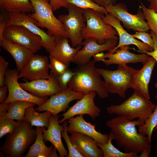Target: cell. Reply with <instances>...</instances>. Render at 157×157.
<instances>
[{
	"mask_svg": "<svg viewBox=\"0 0 157 157\" xmlns=\"http://www.w3.org/2000/svg\"><path fill=\"white\" fill-rule=\"evenodd\" d=\"M144 124L139 119L129 120L121 116L108 120L106 123L119 147L128 152L138 154L151 147L147 136L138 132L136 128Z\"/></svg>",
	"mask_w": 157,
	"mask_h": 157,
	"instance_id": "obj_1",
	"label": "cell"
},
{
	"mask_svg": "<svg viewBox=\"0 0 157 157\" xmlns=\"http://www.w3.org/2000/svg\"><path fill=\"white\" fill-rule=\"evenodd\" d=\"M96 61L91 60L88 63L78 65L73 71L74 74L68 84V87L74 91L84 94L95 92L100 99L109 96L104 82L96 67Z\"/></svg>",
	"mask_w": 157,
	"mask_h": 157,
	"instance_id": "obj_2",
	"label": "cell"
},
{
	"mask_svg": "<svg viewBox=\"0 0 157 157\" xmlns=\"http://www.w3.org/2000/svg\"><path fill=\"white\" fill-rule=\"evenodd\" d=\"M156 105L149 99L134 90L127 99L117 105L106 108L110 114L122 116L129 120L138 118L144 123L152 113Z\"/></svg>",
	"mask_w": 157,
	"mask_h": 157,
	"instance_id": "obj_3",
	"label": "cell"
},
{
	"mask_svg": "<svg viewBox=\"0 0 157 157\" xmlns=\"http://www.w3.org/2000/svg\"><path fill=\"white\" fill-rule=\"evenodd\" d=\"M16 127L7 134L0 147L3 153L12 157H20L35 141L36 131L26 120L17 121Z\"/></svg>",
	"mask_w": 157,
	"mask_h": 157,
	"instance_id": "obj_4",
	"label": "cell"
},
{
	"mask_svg": "<svg viewBox=\"0 0 157 157\" xmlns=\"http://www.w3.org/2000/svg\"><path fill=\"white\" fill-rule=\"evenodd\" d=\"M104 79L108 93L116 94L125 99L127 90L131 88L133 77L138 70L126 65H118L115 70L97 68Z\"/></svg>",
	"mask_w": 157,
	"mask_h": 157,
	"instance_id": "obj_5",
	"label": "cell"
},
{
	"mask_svg": "<svg viewBox=\"0 0 157 157\" xmlns=\"http://www.w3.org/2000/svg\"><path fill=\"white\" fill-rule=\"evenodd\" d=\"M82 10L86 20L85 26L82 32L83 40L93 38L98 43L103 44L119 38L116 30L104 22L103 17L105 15L91 9Z\"/></svg>",
	"mask_w": 157,
	"mask_h": 157,
	"instance_id": "obj_6",
	"label": "cell"
},
{
	"mask_svg": "<svg viewBox=\"0 0 157 157\" xmlns=\"http://www.w3.org/2000/svg\"><path fill=\"white\" fill-rule=\"evenodd\" d=\"M34 12L28 15L36 21L39 26L45 28L49 35L62 36L68 38L63 23L54 15L49 0H30Z\"/></svg>",
	"mask_w": 157,
	"mask_h": 157,
	"instance_id": "obj_7",
	"label": "cell"
},
{
	"mask_svg": "<svg viewBox=\"0 0 157 157\" xmlns=\"http://www.w3.org/2000/svg\"><path fill=\"white\" fill-rule=\"evenodd\" d=\"M66 8L68 14L59 15L58 19L63 24L72 46H81L83 40L82 32L86 24L83 10L70 4H68Z\"/></svg>",
	"mask_w": 157,
	"mask_h": 157,
	"instance_id": "obj_8",
	"label": "cell"
},
{
	"mask_svg": "<svg viewBox=\"0 0 157 157\" xmlns=\"http://www.w3.org/2000/svg\"><path fill=\"white\" fill-rule=\"evenodd\" d=\"M106 9L108 13L116 17L128 29L136 31L147 32L149 30L143 13L139 6L136 14L133 15L127 11L126 5L119 3L110 4Z\"/></svg>",
	"mask_w": 157,
	"mask_h": 157,
	"instance_id": "obj_9",
	"label": "cell"
},
{
	"mask_svg": "<svg viewBox=\"0 0 157 157\" xmlns=\"http://www.w3.org/2000/svg\"><path fill=\"white\" fill-rule=\"evenodd\" d=\"M6 19V26L17 25L24 26L41 38L42 47L49 53L53 51L55 44V36L49 35L39 28L36 24V21L28 14L20 12L7 13Z\"/></svg>",
	"mask_w": 157,
	"mask_h": 157,
	"instance_id": "obj_10",
	"label": "cell"
},
{
	"mask_svg": "<svg viewBox=\"0 0 157 157\" xmlns=\"http://www.w3.org/2000/svg\"><path fill=\"white\" fill-rule=\"evenodd\" d=\"M19 72L17 69H8L5 78V84L8 87V94L5 102L25 101L35 103L38 106L44 103L48 97L41 98L35 96L23 89L18 82Z\"/></svg>",
	"mask_w": 157,
	"mask_h": 157,
	"instance_id": "obj_11",
	"label": "cell"
},
{
	"mask_svg": "<svg viewBox=\"0 0 157 157\" xmlns=\"http://www.w3.org/2000/svg\"><path fill=\"white\" fill-rule=\"evenodd\" d=\"M3 36V38L29 49L34 53L42 47L41 38L23 26L17 25L6 26L4 28Z\"/></svg>",
	"mask_w": 157,
	"mask_h": 157,
	"instance_id": "obj_12",
	"label": "cell"
},
{
	"mask_svg": "<svg viewBox=\"0 0 157 157\" xmlns=\"http://www.w3.org/2000/svg\"><path fill=\"white\" fill-rule=\"evenodd\" d=\"M85 94L68 87L62 92L51 96L44 103L35 109L38 112L48 111L52 115H57L60 113L65 111L71 101L80 100Z\"/></svg>",
	"mask_w": 157,
	"mask_h": 157,
	"instance_id": "obj_13",
	"label": "cell"
},
{
	"mask_svg": "<svg viewBox=\"0 0 157 157\" xmlns=\"http://www.w3.org/2000/svg\"><path fill=\"white\" fill-rule=\"evenodd\" d=\"M84 40L82 44L83 47L77 51L72 62L78 65L88 63L91 58L97 53L114 49L117 45L119 38L108 40L103 44L98 43L93 38Z\"/></svg>",
	"mask_w": 157,
	"mask_h": 157,
	"instance_id": "obj_14",
	"label": "cell"
},
{
	"mask_svg": "<svg viewBox=\"0 0 157 157\" xmlns=\"http://www.w3.org/2000/svg\"><path fill=\"white\" fill-rule=\"evenodd\" d=\"M105 22L113 27L116 31L119 36L118 44L113 49L108 52L113 53L121 47L130 44L135 45L138 49V51L142 53L151 51L153 49L148 45L140 41L126 31L123 28L119 21L115 16L108 13L103 17Z\"/></svg>",
	"mask_w": 157,
	"mask_h": 157,
	"instance_id": "obj_15",
	"label": "cell"
},
{
	"mask_svg": "<svg viewBox=\"0 0 157 157\" xmlns=\"http://www.w3.org/2000/svg\"><path fill=\"white\" fill-rule=\"evenodd\" d=\"M49 63L47 56L34 55L19 71L18 78H23L30 81L39 79H49Z\"/></svg>",
	"mask_w": 157,
	"mask_h": 157,
	"instance_id": "obj_16",
	"label": "cell"
},
{
	"mask_svg": "<svg viewBox=\"0 0 157 157\" xmlns=\"http://www.w3.org/2000/svg\"><path fill=\"white\" fill-rule=\"evenodd\" d=\"M49 79H39L19 83L22 88L31 94L44 98L60 92L63 90L60 87L57 76L50 72Z\"/></svg>",
	"mask_w": 157,
	"mask_h": 157,
	"instance_id": "obj_17",
	"label": "cell"
},
{
	"mask_svg": "<svg viewBox=\"0 0 157 157\" xmlns=\"http://www.w3.org/2000/svg\"><path fill=\"white\" fill-rule=\"evenodd\" d=\"M97 94L94 91L85 94L66 112L61 115L63 118L58 120L59 123H62L69 118L76 115H88L93 120L98 117L101 110L94 103V99Z\"/></svg>",
	"mask_w": 157,
	"mask_h": 157,
	"instance_id": "obj_18",
	"label": "cell"
},
{
	"mask_svg": "<svg viewBox=\"0 0 157 157\" xmlns=\"http://www.w3.org/2000/svg\"><path fill=\"white\" fill-rule=\"evenodd\" d=\"M131 49L128 46H124L120 47L113 53L101 52L100 61L107 65H126L129 63H143L150 57L145 53L136 54L131 52L129 51Z\"/></svg>",
	"mask_w": 157,
	"mask_h": 157,
	"instance_id": "obj_19",
	"label": "cell"
},
{
	"mask_svg": "<svg viewBox=\"0 0 157 157\" xmlns=\"http://www.w3.org/2000/svg\"><path fill=\"white\" fill-rule=\"evenodd\" d=\"M67 120L69 123L67 127L68 133L72 132L81 133L92 137L96 142L103 144L108 142L109 135L102 134L97 131L95 129V124L87 122L83 115L72 117Z\"/></svg>",
	"mask_w": 157,
	"mask_h": 157,
	"instance_id": "obj_20",
	"label": "cell"
},
{
	"mask_svg": "<svg viewBox=\"0 0 157 157\" xmlns=\"http://www.w3.org/2000/svg\"><path fill=\"white\" fill-rule=\"evenodd\" d=\"M59 117L52 115L50 117L49 124L47 129L42 127V137L44 142H51L58 152L60 157H68V153L65 148L61 140V133L64 129L63 124L60 125Z\"/></svg>",
	"mask_w": 157,
	"mask_h": 157,
	"instance_id": "obj_21",
	"label": "cell"
},
{
	"mask_svg": "<svg viewBox=\"0 0 157 157\" xmlns=\"http://www.w3.org/2000/svg\"><path fill=\"white\" fill-rule=\"evenodd\" d=\"M156 63V60L150 56L148 60L142 63L143 67L140 70H138L132 80L131 88L149 99L150 98L149 85Z\"/></svg>",
	"mask_w": 157,
	"mask_h": 157,
	"instance_id": "obj_22",
	"label": "cell"
},
{
	"mask_svg": "<svg viewBox=\"0 0 157 157\" xmlns=\"http://www.w3.org/2000/svg\"><path fill=\"white\" fill-rule=\"evenodd\" d=\"M70 133L69 137L71 142L83 157H104L102 150L92 138L78 132Z\"/></svg>",
	"mask_w": 157,
	"mask_h": 157,
	"instance_id": "obj_23",
	"label": "cell"
},
{
	"mask_svg": "<svg viewBox=\"0 0 157 157\" xmlns=\"http://www.w3.org/2000/svg\"><path fill=\"white\" fill-rule=\"evenodd\" d=\"M81 46L76 48L71 46L67 37L55 36V44L53 51L49 53L51 56L69 66Z\"/></svg>",
	"mask_w": 157,
	"mask_h": 157,
	"instance_id": "obj_24",
	"label": "cell"
},
{
	"mask_svg": "<svg viewBox=\"0 0 157 157\" xmlns=\"http://www.w3.org/2000/svg\"><path fill=\"white\" fill-rule=\"evenodd\" d=\"M0 45L11 55L16 63L17 70L19 72L34 54L29 49L4 38L0 41Z\"/></svg>",
	"mask_w": 157,
	"mask_h": 157,
	"instance_id": "obj_25",
	"label": "cell"
},
{
	"mask_svg": "<svg viewBox=\"0 0 157 157\" xmlns=\"http://www.w3.org/2000/svg\"><path fill=\"white\" fill-rule=\"evenodd\" d=\"M37 136L34 143L29 149L25 157H58L57 150L53 147V145L50 147L44 144L42 137V129L40 127H36Z\"/></svg>",
	"mask_w": 157,
	"mask_h": 157,
	"instance_id": "obj_26",
	"label": "cell"
},
{
	"mask_svg": "<svg viewBox=\"0 0 157 157\" xmlns=\"http://www.w3.org/2000/svg\"><path fill=\"white\" fill-rule=\"evenodd\" d=\"M0 8L8 13L34 12L30 0H0Z\"/></svg>",
	"mask_w": 157,
	"mask_h": 157,
	"instance_id": "obj_27",
	"label": "cell"
},
{
	"mask_svg": "<svg viewBox=\"0 0 157 157\" xmlns=\"http://www.w3.org/2000/svg\"><path fill=\"white\" fill-rule=\"evenodd\" d=\"M34 106H30L27 108L25 111V120L31 124V127L33 126L44 127L48 128L52 113L48 111H45L42 113L38 112Z\"/></svg>",
	"mask_w": 157,
	"mask_h": 157,
	"instance_id": "obj_28",
	"label": "cell"
},
{
	"mask_svg": "<svg viewBox=\"0 0 157 157\" xmlns=\"http://www.w3.org/2000/svg\"><path fill=\"white\" fill-rule=\"evenodd\" d=\"M8 108L9 103L4 102L0 104V138L12 133L17 126V121L10 118L7 114Z\"/></svg>",
	"mask_w": 157,
	"mask_h": 157,
	"instance_id": "obj_29",
	"label": "cell"
},
{
	"mask_svg": "<svg viewBox=\"0 0 157 157\" xmlns=\"http://www.w3.org/2000/svg\"><path fill=\"white\" fill-rule=\"evenodd\" d=\"M108 142L106 144L96 142L97 146L102 150L104 157H137L138 154L134 152H123L116 148L112 144L114 140L111 132L109 134Z\"/></svg>",
	"mask_w": 157,
	"mask_h": 157,
	"instance_id": "obj_30",
	"label": "cell"
},
{
	"mask_svg": "<svg viewBox=\"0 0 157 157\" xmlns=\"http://www.w3.org/2000/svg\"><path fill=\"white\" fill-rule=\"evenodd\" d=\"M35 103L25 101H17L9 103L7 114L13 120H25V113L26 109L30 106H34Z\"/></svg>",
	"mask_w": 157,
	"mask_h": 157,
	"instance_id": "obj_31",
	"label": "cell"
},
{
	"mask_svg": "<svg viewBox=\"0 0 157 157\" xmlns=\"http://www.w3.org/2000/svg\"><path fill=\"white\" fill-rule=\"evenodd\" d=\"M157 125V104L149 119L142 125L138 126V132L147 136L151 143L153 132Z\"/></svg>",
	"mask_w": 157,
	"mask_h": 157,
	"instance_id": "obj_32",
	"label": "cell"
},
{
	"mask_svg": "<svg viewBox=\"0 0 157 157\" xmlns=\"http://www.w3.org/2000/svg\"><path fill=\"white\" fill-rule=\"evenodd\" d=\"M67 4H72L82 9H91L106 15L108 14L106 8L100 6L92 0H65Z\"/></svg>",
	"mask_w": 157,
	"mask_h": 157,
	"instance_id": "obj_33",
	"label": "cell"
},
{
	"mask_svg": "<svg viewBox=\"0 0 157 157\" xmlns=\"http://www.w3.org/2000/svg\"><path fill=\"white\" fill-rule=\"evenodd\" d=\"M141 8L147 21L149 29L154 34L157 41V13L153 10L147 8L139 1Z\"/></svg>",
	"mask_w": 157,
	"mask_h": 157,
	"instance_id": "obj_34",
	"label": "cell"
},
{
	"mask_svg": "<svg viewBox=\"0 0 157 157\" xmlns=\"http://www.w3.org/2000/svg\"><path fill=\"white\" fill-rule=\"evenodd\" d=\"M63 123L64 129L61 133V136L64 139L67 146L69 151L68 157H83L74 146L69 139L67 129L68 125L67 122L65 121Z\"/></svg>",
	"mask_w": 157,
	"mask_h": 157,
	"instance_id": "obj_35",
	"label": "cell"
},
{
	"mask_svg": "<svg viewBox=\"0 0 157 157\" xmlns=\"http://www.w3.org/2000/svg\"><path fill=\"white\" fill-rule=\"evenodd\" d=\"M49 68L51 72L58 76L64 72L69 67L52 56H49Z\"/></svg>",
	"mask_w": 157,
	"mask_h": 157,
	"instance_id": "obj_36",
	"label": "cell"
},
{
	"mask_svg": "<svg viewBox=\"0 0 157 157\" xmlns=\"http://www.w3.org/2000/svg\"><path fill=\"white\" fill-rule=\"evenodd\" d=\"M74 74V71L68 67L62 74L57 76L59 84L63 90L67 88L68 83Z\"/></svg>",
	"mask_w": 157,
	"mask_h": 157,
	"instance_id": "obj_37",
	"label": "cell"
},
{
	"mask_svg": "<svg viewBox=\"0 0 157 157\" xmlns=\"http://www.w3.org/2000/svg\"><path fill=\"white\" fill-rule=\"evenodd\" d=\"M132 35L135 38L141 40L142 42L148 45L154 50V40L151 34L143 31H136Z\"/></svg>",
	"mask_w": 157,
	"mask_h": 157,
	"instance_id": "obj_38",
	"label": "cell"
},
{
	"mask_svg": "<svg viewBox=\"0 0 157 157\" xmlns=\"http://www.w3.org/2000/svg\"><path fill=\"white\" fill-rule=\"evenodd\" d=\"M8 62L6 61L1 56H0V87L5 84V76L7 71Z\"/></svg>",
	"mask_w": 157,
	"mask_h": 157,
	"instance_id": "obj_39",
	"label": "cell"
},
{
	"mask_svg": "<svg viewBox=\"0 0 157 157\" xmlns=\"http://www.w3.org/2000/svg\"><path fill=\"white\" fill-rule=\"evenodd\" d=\"M49 3L53 11H55L62 7L66 8L68 5L65 0H49Z\"/></svg>",
	"mask_w": 157,
	"mask_h": 157,
	"instance_id": "obj_40",
	"label": "cell"
},
{
	"mask_svg": "<svg viewBox=\"0 0 157 157\" xmlns=\"http://www.w3.org/2000/svg\"><path fill=\"white\" fill-rule=\"evenodd\" d=\"M150 34L154 40V48L153 51L147 52L145 53L148 56L153 58L156 60V63H157V41L154 33L151 31ZM155 87L157 89V82L155 84Z\"/></svg>",
	"mask_w": 157,
	"mask_h": 157,
	"instance_id": "obj_41",
	"label": "cell"
},
{
	"mask_svg": "<svg viewBox=\"0 0 157 157\" xmlns=\"http://www.w3.org/2000/svg\"><path fill=\"white\" fill-rule=\"evenodd\" d=\"M7 13L0 15V41L3 38V33L4 28L6 26Z\"/></svg>",
	"mask_w": 157,
	"mask_h": 157,
	"instance_id": "obj_42",
	"label": "cell"
},
{
	"mask_svg": "<svg viewBox=\"0 0 157 157\" xmlns=\"http://www.w3.org/2000/svg\"><path fill=\"white\" fill-rule=\"evenodd\" d=\"M99 6L106 8L110 4L116 3L117 0H92Z\"/></svg>",
	"mask_w": 157,
	"mask_h": 157,
	"instance_id": "obj_43",
	"label": "cell"
},
{
	"mask_svg": "<svg viewBox=\"0 0 157 157\" xmlns=\"http://www.w3.org/2000/svg\"><path fill=\"white\" fill-rule=\"evenodd\" d=\"M8 90L7 87L4 85L0 88V102L1 103L5 102L7 97L6 94Z\"/></svg>",
	"mask_w": 157,
	"mask_h": 157,
	"instance_id": "obj_44",
	"label": "cell"
},
{
	"mask_svg": "<svg viewBox=\"0 0 157 157\" xmlns=\"http://www.w3.org/2000/svg\"><path fill=\"white\" fill-rule=\"evenodd\" d=\"M151 148H148L144 150L138 156L139 157H148L151 152Z\"/></svg>",
	"mask_w": 157,
	"mask_h": 157,
	"instance_id": "obj_45",
	"label": "cell"
},
{
	"mask_svg": "<svg viewBox=\"0 0 157 157\" xmlns=\"http://www.w3.org/2000/svg\"><path fill=\"white\" fill-rule=\"evenodd\" d=\"M148 8L157 13V0H154L150 3Z\"/></svg>",
	"mask_w": 157,
	"mask_h": 157,
	"instance_id": "obj_46",
	"label": "cell"
},
{
	"mask_svg": "<svg viewBox=\"0 0 157 157\" xmlns=\"http://www.w3.org/2000/svg\"><path fill=\"white\" fill-rule=\"evenodd\" d=\"M150 3H151L154 0H147Z\"/></svg>",
	"mask_w": 157,
	"mask_h": 157,
	"instance_id": "obj_47",
	"label": "cell"
},
{
	"mask_svg": "<svg viewBox=\"0 0 157 157\" xmlns=\"http://www.w3.org/2000/svg\"><path fill=\"white\" fill-rule=\"evenodd\" d=\"M157 130V125L156 126V127L155 128L154 130V131H155Z\"/></svg>",
	"mask_w": 157,
	"mask_h": 157,
	"instance_id": "obj_48",
	"label": "cell"
}]
</instances>
